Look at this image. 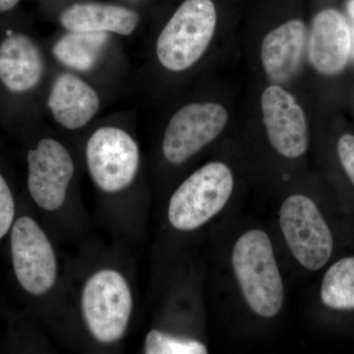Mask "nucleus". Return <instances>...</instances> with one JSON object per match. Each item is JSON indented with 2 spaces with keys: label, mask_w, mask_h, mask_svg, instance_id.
<instances>
[{
  "label": "nucleus",
  "mask_w": 354,
  "mask_h": 354,
  "mask_svg": "<svg viewBox=\"0 0 354 354\" xmlns=\"http://www.w3.org/2000/svg\"><path fill=\"white\" fill-rule=\"evenodd\" d=\"M351 55L354 58V26L351 28Z\"/></svg>",
  "instance_id": "23"
},
{
  "label": "nucleus",
  "mask_w": 354,
  "mask_h": 354,
  "mask_svg": "<svg viewBox=\"0 0 354 354\" xmlns=\"http://www.w3.org/2000/svg\"><path fill=\"white\" fill-rule=\"evenodd\" d=\"M263 120L270 143L283 157L297 158L308 148V124L304 109L285 88L272 85L261 99Z\"/></svg>",
  "instance_id": "10"
},
{
  "label": "nucleus",
  "mask_w": 354,
  "mask_h": 354,
  "mask_svg": "<svg viewBox=\"0 0 354 354\" xmlns=\"http://www.w3.org/2000/svg\"><path fill=\"white\" fill-rule=\"evenodd\" d=\"M11 255L16 278L32 295H43L57 281V263L48 236L29 216H21L11 230Z\"/></svg>",
  "instance_id": "7"
},
{
  "label": "nucleus",
  "mask_w": 354,
  "mask_h": 354,
  "mask_svg": "<svg viewBox=\"0 0 354 354\" xmlns=\"http://www.w3.org/2000/svg\"><path fill=\"white\" fill-rule=\"evenodd\" d=\"M108 39L106 32L69 31L55 44L53 55L70 68L88 71L97 64Z\"/></svg>",
  "instance_id": "16"
},
{
  "label": "nucleus",
  "mask_w": 354,
  "mask_h": 354,
  "mask_svg": "<svg viewBox=\"0 0 354 354\" xmlns=\"http://www.w3.org/2000/svg\"><path fill=\"white\" fill-rule=\"evenodd\" d=\"M15 216V203L8 184L0 174V239L9 232Z\"/></svg>",
  "instance_id": "19"
},
{
  "label": "nucleus",
  "mask_w": 354,
  "mask_h": 354,
  "mask_svg": "<svg viewBox=\"0 0 354 354\" xmlns=\"http://www.w3.org/2000/svg\"><path fill=\"white\" fill-rule=\"evenodd\" d=\"M234 189V176L223 162H209L191 174L171 196L169 220L183 232L196 230L225 206Z\"/></svg>",
  "instance_id": "3"
},
{
  "label": "nucleus",
  "mask_w": 354,
  "mask_h": 354,
  "mask_svg": "<svg viewBox=\"0 0 354 354\" xmlns=\"http://www.w3.org/2000/svg\"><path fill=\"white\" fill-rule=\"evenodd\" d=\"M86 157L93 180L104 192L125 189L133 183L139 169L138 146L120 128L97 129L88 139Z\"/></svg>",
  "instance_id": "6"
},
{
  "label": "nucleus",
  "mask_w": 354,
  "mask_h": 354,
  "mask_svg": "<svg viewBox=\"0 0 354 354\" xmlns=\"http://www.w3.org/2000/svg\"><path fill=\"white\" fill-rule=\"evenodd\" d=\"M20 1L21 0H0V14L12 10Z\"/></svg>",
  "instance_id": "21"
},
{
  "label": "nucleus",
  "mask_w": 354,
  "mask_h": 354,
  "mask_svg": "<svg viewBox=\"0 0 354 354\" xmlns=\"http://www.w3.org/2000/svg\"><path fill=\"white\" fill-rule=\"evenodd\" d=\"M351 32L344 16L335 9L321 11L312 21L309 57L317 71L325 75L339 73L348 64Z\"/></svg>",
  "instance_id": "12"
},
{
  "label": "nucleus",
  "mask_w": 354,
  "mask_h": 354,
  "mask_svg": "<svg viewBox=\"0 0 354 354\" xmlns=\"http://www.w3.org/2000/svg\"><path fill=\"white\" fill-rule=\"evenodd\" d=\"M348 17L351 19V27L354 26V0H348V6H346Z\"/></svg>",
  "instance_id": "22"
},
{
  "label": "nucleus",
  "mask_w": 354,
  "mask_h": 354,
  "mask_svg": "<svg viewBox=\"0 0 354 354\" xmlns=\"http://www.w3.org/2000/svg\"><path fill=\"white\" fill-rule=\"evenodd\" d=\"M306 28L302 21H288L263 39L261 59L266 74L274 83H283L297 73L304 55Z\"/></svg>",
  "instance_id": "13"
},
{
  "label": "nucleus",
  "mask_w": 354,
  "mask_h": 354,
  "mask_svg": "<svg viewBox=\"0 0 354 354\" xmlns=\"http://www.w3.org/2000/svg\"><path fill=\"white\" fill-rule=\"evenodd\" d=\"M279 221L286 243L300 264L310 271L327 264L334 242L315 203L304 195L288 197L281 206Z\"/></svg>",
  "instance_id": "5"
},
{
  "label": "nucleus",
  "mask_w": 354,
  "mask_h": 354,
  "mask_svg": "<svg viewBox=\"0 0 354 354\" xmlns=\"http://www.w3.org/2000/svg\"><path fill=\"white\" fill-rule=\"evenodd\" d=\"M323 304L337 310L354 309V257L337 261L324 277Z\"/></svg>",
  "instance_id": "17"
},
{
  "label": "nucleus",
  "mask_w": 354,
  "mask_h": 354,
  "mask_svg": "<svg viewBox=\"0 0 354 354\" xmlns=\"http://www.w3.org/2000/svg\"><path fill=\"white\" fill-rule=\"evenodd\" d=\"M227 109L216 102H195L172 116L162 141V153L172 165H181L211 143L227 125Z\"/></svg>",
  "instance_id": "8"
},
{
  "label": "nucleus",
  "mask_w": 354,
  "mask_h": 354,
  "mask_svg": "<svg viewBox=\"0 0 354 354\" xmlns=\"http://www.w3.org/2000/svg\"><path fill=\"white\" fill-rule=\"evenodd\" d=\"M216 26L212 0H185L158 36V62L169 71L190 68L208 48Z\"/></svg>",
  "instance_id": "2"
},
{
  "label": "nucleus",
  "mask_w": 354,
  "mask_h": 354,
  "mask_svg": "<svg viewBox=\"0 0 354 354\" xmlns=\"http://www.w3.org/2000/svg\"><path fill=\"white\" fill-rule=\"evenodd\" d=\"M232 267L250 308L265 318L276 316L283 304V285L268 234L253 230L242 235L232 251Z\"/></svg>",
  "instance_id": "1"
},
{
  "label": "nucleus",
  "mask_w": 354,
  "mask_h": 354,
  "mask_svg": "<svg viewBox=\"0 0 354 354\" xmlns=\"http://www.w3.org/2000/svg\"><path fill=\"white\" fill-rule=\"evenodd\" d=\"M138 14L111 4L80 3L65 9L60 23L72 32H114L129 36L138 25Z\"/></svg>",
  "instance_id": "15"
},
{
  "label": "nucleus",
  "mask_w": 354,
  "mask_h": 354,
  "mask_svg": "<svg viewBox=\"0 0 354 354\" xmlns=\"http://www.w3.org/2000/svg\"><path fill=\"white\" fill-rule=\"evenodd\" d=\"M73 176L71 155L57 140H41L28 152V189L41 209L53 212L64 205Z\"/></svg>",
  "instance_id": "9"
},
{
  "label": "nucleus",
  "mask_w": 354,
  "mask_h": 354,
  "mask_svg": "<svg viewBox=\"0 0 354 354\" xmlns=\"http://www.w3.org/2000/svg\"><path fill=\"white\" fill-rule=\"evenodd\" d=\"M132 308L129 285L118 272L102 270L84 286V319L91 334L102 344H113L124 335Z\"/></svg>",
  "instance_id": "4"
},
{
  "label": "nucleus",
  "mask_w": 354,
  "mask_h": 354,
  "mask_svg": "<svg viewBox=\"0 0 354 354\" xmlns=\"http://www.w3.org/2000/svg\"><path fill=\"white\" fill-rule=\"evenodd\" d=\"M337 153L344 171L354 185V135H342L337 143Z\"/></svg>",
  "instance_id": "20"
},
{
  "label": "nucleus",
  "mask_w": 354,
  "mask_h": 354,
  "mask_svg": "<svg viewBox=\"0 0 354 354\" xmlns=\"http://www.w3.org/2000/svg\"><path fill=\"white\" fill-rule=\"evenodd\" d=\"M44 74V58L36 41L19 32H7L0 41V85L8 94L34 90Z\"/></svg>",
  "instance_id": "11"
},
{
  "label": "nucleus",
  "mask_w": 354,
  "mask_h": 354,
  "mask_svg": "<svg viewBox=\"0 0 354 354\" xmlns=\"http://www.w3.org/2000/svg\"><path fill=\"white\" fill-rule=\"evenodd\" d=\"M206 346L195 339L177 337L153 330L147 335L144 353L146 354H206Z\"/></svg>",
  "instance_id": "18"
},
{
  "label": "nucleus",
  "mask_w": 354,
  "mask_h": 354,
  "mask_svg": "<svg viewBox=\"0 0 354 354\" xmlns=\"http://www.w3.org/2000/svg\"><path fill=\"white\" fill-rule=\"evenodd\" d=\"M48 108L62 127L76 130L85 127L100 109L94 88L72 74H62L51 87Z\"/></svg>",
  "instance_id": "14"
}]
</instances>
